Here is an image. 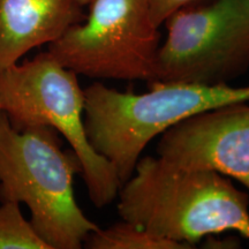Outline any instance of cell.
Segmentation results:
<instances>
[{"label": "cell", "mask_w": 249, "mask_h": 249, "mask_svg": "<svg viewBox=\"0 0 249 249\" xmlns=\"http://www.w3.org/2000/svg\"><path fill=\"white\" fill-rule=\"evenodd\" d=\"M0 203V249H50L24 218L20 203Z\"/></svg>", "instance_id": "10"}, {"label": "cell", "mask_w": 249, "mask_h": 249, "mask_svg": "<svg viewBox=\"0 0 249 249\" xmlns=\"http://www.w3.org/2000/svg\"><path fill=\"white\" fill-rule=\"evenodd\" d=\"M213 0H147L149 12L156 26L160 27L177 11L207 4Z\"/></svg>", "instance_id": "11"}, {"label": "cell", "mask_w": 249, "mask_h": 249, "mask_svg": "<svg viewBox=\"0 0 249 249\" xmlns=\"http://www.w3.org/2000/svg\"><path fill=\"white\" fill-rule=\"evenodd\" d=\"M90 249H192V246L160 238L140 229L134 224L121 220L119 223L90 233L85 240Z\"/></svg>", "instance_id": "9"}, {"label": "cell", "mask_w": 249, "mask_h": 249, "mask_svg": "<svg viewBox=\"0 0 249 249\" xmlns=\"http://www.w3.org/2000/svg\"><path fill=\"white\" fill-rule=\"evenodd\" d=\"M2 113H4V112H2V110H1V105H0V118H1Z\"/></svg>", "instance_id": "13"}, {"label": "cell", "mask_w": 249, "mask_h": 249, "mask_svg": "<svg viewBox=\"0 0 249 249\" xmlns=\"http://www.w3.org/2000/svg\"><path fill=\"white\" fill-rule=\"evenodd\" d=\"M164 24L154 83L229 85L249 70V0L182 8Z\"/></svg>", "instance_id": "6"}, {"label": "cell", "mask_w": 249, "mask_h": 249, "mask_svg": "<svg viewBox=\"0 0 249 249\" xmlns=\"http://www.w3.org/2000/svg\"><path fill=\"white\" fill-rule=\"evenodd\" d=\"M121 219L192 247L203 238L238 232L249 240V196L213 170L141 157L118 192Z\"/></svg>", "instance_id": "1"}, {"label": "cell", "mask_w": 249, "mask_h": 249, "mask_svg": "<svg viewBox=\"0 0 249 249\" xmlns=\"http://www.w3.org/2000/svg\"><path fill=\"white\" fill-rule=\"evenodd\" d=\"M0 105L14 128L49 126L79 158L90 201L98 209L118 197L119 177L90 144L85 127V90L77 75L48 51L0 71Z\"/></svg>", "instance_id": "4"}, {"label": "cell", "mask_w": 249, "mask_h": 249, "mask_svg": "<svg viewBox=\"0 0 249 249\" xmlns=\"http://www.w3.org/2000/svg\"><path fill=\"white\" fill-rule=\"evenodd\" d=\"M49 126L14 128L0 118V202L24 203L30 223L50 249H80L98 229L80 209L73 180L82 172L73 150L64 151Z\"/></svg>", "instance_id": "2"}, {"label": "cell", "mask_w": 249, "mask_h": 249, "mask_svg": "<svg viewBox=\"0 0 249 249\" xmlns=\"http://www.w3.org/2000/svg\"><path fill=\"white\" fill-rule=\"evenodd\" d=\"M79 1L82 6H88V4L90 1H91V0H79Z\"/></svg>", "instance_id": "12"}, {"label": "cell", "mask_w": 249, "mask_h": 249, "mask_svg": "<svg viewBox=\"0 0 249 249\" xmlns=\"http://www.w3.org/2000/svg\"><path fill=\"white\" fill-rule=\"evenodd\" d=\"M79 0H0V71L86 18Z\"/></svg>", "instance_id": "8"}, {"label": "cell", "mask_w": 249, "mask_h": 249, "mask_svg": "<svg viewBox=\"0 0 249 249\" xmlns=\"http://www.w3.org/2000/svg\"><path fill=\"white\" fill-rule=\"evenodd\" d=\"M158 156L188 169L213 170L249 191V105L232 103L179 121L160 134Z\"/></svg>", "instance_id": "7"}, {"label": "cell", "mask_w": 249, "mask_h": 249, "mask_svg": "<svg viewBox=\"0 0 249 249\" xmlns=\"http://www.w3.org/2000/svg\"><path fill=\"white\" fill-rule=\"evenodd\" d=\"M88 6L85 20L49 44V53L76 75L152 85L160 34L147 0H91Z\"/></svg>", "instance_id": "5"}, {"label": "cell", "mask_w": 249, "mask_h": 249, "mask_svg": "<svg viewBox=\"0 0 249 249\" xmlns=\"http://www.w3.org/2000/svg\"><path fill=\"white\" fill-rule=\"evenodd\" d=\"M150 91L121 92L95 82L85 89V127L91 147L114 167L121 185L133 176L156 136L202 112L249 102V86L154 83Z\"/></svg>", "instance_id": "3"}]
</instances>
